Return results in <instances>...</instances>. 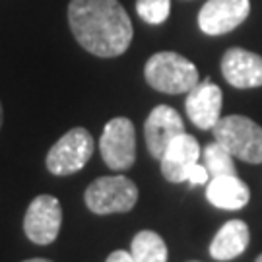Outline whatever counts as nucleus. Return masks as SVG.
<instances>
[{
	"instance_id": "nucleus-2",
	"label": "nucleus",
	"mask_w": 262,
	"mask_h": 262,
	"mask_svg": "<svg viewBox=\"0 0 262 262\" xmlns=\"http://www.w3.org/2000/svg\"><path fill=\"white\" fill-rule=\"evenodd\" d=\"M146 82L161 94H188L200 82L198 68L179 53L163 51L148 58L144 68Z\"/></svg>"
},
{
	"instance_id": "nucleus-22",
	"label": "nucleus",
	"mask_w": 262,
	"mask_h": 262,
	"mask_svg": "<svg viewBox=\"0 0 262 262\" xmlns=\"http://www.w3.org/2000/svg\"><path fill=\"white\" fill-rule=\"evenodd\" d=\"M256 262H262V254L258 256V258H256Z\"/></svg>"
},
{
	"instance_id": "nucleus-13",
	"label": "nucleus",
	"mask_w": 262,
	"mask_h": 262,
	"mask_svg": "<svg viewBox=\"0 0 262 262\" xmlns=\"http://www.w3.org/2000/svg\"><path fill=\"white\" fill-rule=\"evenodd\" d=\"M210 204L222 210H241L251 200V190L237 175H220L212 177L206 188Z\"/></svg>"
},
{
	"instance_id": "nucleus-20",
	"label": "nucleus",
	"mask_w": 262,
	"mask_h": 262,
	"mask_svg": "<svg viewBox=\"0 0 262 262\" xmlns=\"http://www.w3.org/2000/svg\"><path fill=\"white\" fill-rule=\"evenodd\" d=\"M24 262H51V260H47V258H28V260Z\"/></svg>"
},
{
	"instance_id": "nucleus-18",
	"label": "nucleus",
	"mask_w": 262,
	"mask_h": 262,
	"mask_svg": "<svg viewBox=\"0 0 262 262\" xmlns=\"http://www.w3.org/2000/svg\"><path fill=\"white\" fill-rule=\"evenodd\" d=\"M208 177H210L208 169L204 167V165H200V163H194V165L190 167V171H188L187 183H190V185H204L208 181Z\"/></svg>"
},
{
	"instance_id": "nucleus-6",
	"label": "nucleus",
	"mask_w": 262,
	"mask_h": 262,
	"mask_svg": "<svg viewBox=\"0 0 262 262\" xmlns=\"http://www.w3.org/2000/svg\"><path fill=\"white\" fill-rule=\"evenodd\" d=\"M99 151L103 161L115 171L130 169L136 161V132L126 117H115L105 124L99 138Z\"/></svg>"
},
{
	"instance_id": "nucleus-8",
	"label": "nucleus",
	"mask_w": 262,
	"mask_h": 262,
	"mask_svg": "<svg viewBox=\"0 0 262 262\" xmlns=\"http://www.w3.org/2000/svg\"><path fill=\"white\" fill-rule=\"evenodd\" d=\"M251 0H208L198 14V26L206 35H224L249 18Z\"/></svg>"
},
{
	"instance_id": "nucleus-7",
	"label": "nucleus",
	"mask_w": 262,
	"mask_h": 262,
	"mask_svg": "<svg viewBox=\"0 0 262 262\" xmlns=\"http://www.w3.org/2000/svg\"><path fill=\"white\" fill-rule=\"evenodd\" d=\"M62 225V206L58 198L41 194L33 198L24 217V231L35 245H51Z\"/></svg>"
},
{
	"instance_id": "nucleus-12",
	"label": "nucleus",
	"mask_w": 262,
	"mask_h": 262,
	"mask_svg": "<svg viewBox=\"0 0 262 262\" xmlns=\"http://www.w3.org/2000/svg\"><path fill=\"white\" fill-rule=\"evenodd\" d=\"M200 156H202V151H200L196 138L187 132L179 134L159 159L163 177L167 179L169 183H187L188 171L194 163H198Z\"/></svg>"
},
{
	"instance_id": "nucleus-9",
	"label": "nucleus",
	"mask_w": 262,
	"mask_h": 262,
	"mask_svg": "<svg viewBox=\"0 0 262 262\" xmlns=\"http://www.w3.org/2000/svg\"><path fill=\"white\" fill-rule=\"evenodd\" d=\"M183 132H185V122L173 107H169V105L154 107L144 124L146 146L150 150L151 158L161 159L169 144Z\"/></svg>"
},
{
	"instance_id": "nucleus-1",
	"label": "nucleus",
	"mask_w": 262,
	"mask_h": 262,
	"mask_svg": "<svg viewBox=\"0 0 262 262\" xmlns=\"http://www.w3.org/2000/svg\"><path fill=\"white\" fill-rule=\"evenodd\" d=\"M68 24L76 41L95 56H121L130 47L132 21L119 0H70Z\"/></svg>"
},
{
	"instance_id": "nucleus-17",
	"label": "nucleus",
	"mask_w": 262,
	"mask_h": 262,
	"mask_svg": "<svg viewBox=\"0 0 262 262\" xmlns=\"http://www.w3.org/2000/svg\"><path fill=\"white\" fill-rule=\"evenodd\" d=\"M136 12L146 24L159 26L169 18L171 0H136Z\"/></svg>"
},
{
	"instance_id": "nucleus-16",
	"label": "nucleus",
	"mask_w": 262,
	"mask_h": 262,
	"mask_svg": "<svg viewBox=\"0 0 262 262\" xmlns=\"http://www.w3.org/2000/svg\"><path fill=\"white\" fill-rule=\"evenodd\" d=\"M202 158H204V167L208 169L210 177L235 175L233 156L225 150L222 144H217V142L208 144L204 151H202Z\"/></svg>"
},
{
	"instance_id": "nucleus-3",
	"label": "nucleus",
	"mask_w": 262,
	"mask_h": 262,
	"mask_svg": "<svg viewBox=\"0 0 262 262\" xmlns=\"http://www.w3.org/2000/svg\"><path fill=\"white\" fill-rule=\"evenodd\" d=\"M214 138L233 158L247 163H262V126L243 115H229L215 122Z\"/></svg>"
},
{
	"instance_id": "nucleus-14",
	"label": "nucleus",
	"mask_w": 262,
	"mask_h": 262,
	"mask_svg": "<svg viewBox=\"0 0 262 262\" xmlns=\"http://www.w3.org/2000/svg\"><path fill=\"white\" fill-rule=\"evenodd\" d=\"M249 241H251L249 225L241 220H231L222 225V229L215 233L214 241L210 245V254L215 260H233L241 253H245Z\"/></svg>"
},
{
	"instance_id": "nucleus-21",
	"label": "nucleus",
	"mask_w": 262,
	"mask_h": 262,
	"mask_svg": "<svg viewBox=\"0 0 262 262\" xmlns=\"http://www.w3.org/2000/svg\"><path fill=\"white\" fill-rule=\"evenodd\" d=\"M2 121H4V113H2V103H0V128H2Z\"/></svg>"
},
{
	"instance_id": "nucleus-10",
	"label": "nucleus",
	"mask_w": 262,
	"mask_h": 262,
	"mask_svg": "<svg viewBox=\"0 0 262 262\" xmlns=\"http://www.w3.org/2000/svg\"><path fill=\"white\" fill-rule=\"evenodd\" d=\"M222 105H224V95L222 90L212 82L204 80L198 82L187 95V115L190 122H194L202 130H212L215 122L222 119Z\"/></svg>"
},
{
	"instance_id": "nucleus-19",
	"label": "nucleus",
	"mask_w": 262,
	"mask_h": 262,
	"mask_svg": "<svg viewBox=\"0 0 262 262\" xmlns=\"http://www.w3.org/2000/svg\"><path fill=\"white\" fill-rule=\"evenodd\" d=\"M105 262H134V258H132V254L128 251H115V253L107 256Z\"/></svg>"
},
{
	"instance_id": "nucleus-15",
	"label": "nucleus",
	"mask_w": 262,
	"mask_h": 262,
	"mask_svg": "<svg viewBox=\"0 0 262 262\" xmlns=\"http://www.w3.org/2000/svg\"><path fill=\"white\" fill-rule=\"evenodd\" d=\"M130 254L134 262H167V245L156 231L144 229L134 235Z\"/></svg>"
},
{
	"instance_id": "nucleus-4",
	"label": "nucleus",
	"mask_w": 262,
	"mask_h": 262,
	"mask_svg": "<svg viewBox=\"0 0 262 262\" xmlns=\"http://www.w3.org/2000/svg\"><path fill=\"white\" fill-rule=\"evenodd\" d=\"M85 206L94 214H124L130 212L138 200V187L124 175L95 179L85 188Z\"/></svg>"
},
{
	"instance_id": "nucleus-11",
	"label": "nucleus",
	"mask_w": 262,
	"mask_h": 262,
	"mask_svg": "<svg viewBox=\"0 0 262 262\" xmlns=\"http://www.w3.org/2000/svg\"><path fill=\"white\" fill-rule=\"evenodd\" d=\"M222 74L227 80V84L239 90L260 88L262 56L241 47L227 49L222 58Z\"/></svg>"
},
{
	"instance_id": "nucleus-5",
	"label": "nucleus",
	"mask_w": 262,
	"mask_h": 262,
	"mask_svg": "<svg viewBox=\"0 0 262 262\" xmlns=\"http://www.w3.org/2000/svg\"><path fill=\"white\" fill-rule=\"evenodd\" d=\"M95 142L90 132L78 126L60 136L47 154V169L56 177H66L84 167L94 156Z\"/></svg>"
}]
</instances>
